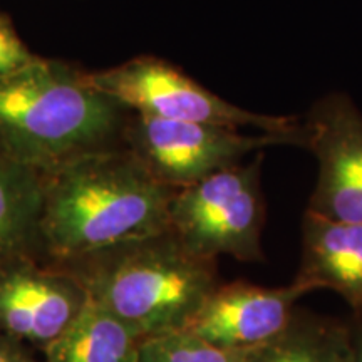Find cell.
Returning a JSON list of instances; mask_svg holds the SVG:
<instances>
[{
    "label": "cell",
    "mask_w": 362,
    "mask_h": 362,
    "mask_svg": "<svg viewBox=\"0 0 362 362\" xmlns=\"http://www.w3.org/2000/svg\"><path fill=\"white\" fill-rule=\"evenodd\" d=\"M44 173L37 259L59 265L170 230L176 189L124 146L88 153Z\"/></svg>",
    "instance_id": "6da1fadb"
},
{
    "label": "cell",
    "mask_w": 362,
    "mask_h": 362,
    "mask_svg": "<svg viewBox=\"0 0 362 362\" xmlns=\"http://www.w3.org/2000/svg\"><path fill=\"white\" fill-rule=\"evenodd\" d=\"M131 111L59 59L0 78V155L49 171L88 153L123 146Z\"/></svg>",
    "instance_id": "7a4b0ae2"
},
{
    "label": "cell",
    "mask_w": 362,
    "mask_h": 362,
    "mask_svg": "<svg viewBox=\"0 0 362 362\" xmlns=\"http://www.w3.org/2000/svg\"><path fill=\"white\" fill-rule=\"evenodd\" d=\"M54 267L146 339L187 330L221 284L216 259L193 252L171 230Z\"/></svg>",
    "instance_id": "3957f363"
},
{
    "label": "cell",
    "mask_w": 362,
    "mask_h": 362,
    "mask_svg": "<svg viewBox=\"0 0 362 362\" xmlns=\"http://www.w3.org/2000/svg\"><path fill=\"white\" fill-rule=\"evenodd\" d=\"M264 151L208 178L176 189L170 230L193 252L240 262H262L265 203L262 194Z\"/></svg>",
    "instance_id": "277c9868"
},
{
    "label": "cell",
    "mask_w": 362,
    "mask_h": 362,
    "mask_svg": "<svg viewBox=\"0 0 362 362\" xmlns=\"http://www.w3.org/2000/svg\"><path fill=\"white\" fill-rule=\"evenodd\" d=\"M90 83L136 115L262 133L302 134L296 116L253 112L225 101L165 59L139 56L110 69L89 71Z\"/></svg>",
    "instance_id": "5b68a950"
},
{
    "label": "cell",
    "mask_w": 362,
    "mask_h": 362,
    "mask_svg": "<svg viewBox=\"0 0 362 362\" xmlns=\"http://www.w3.org/2000/svg\"><path fill=\"white\" fill-rule=\"evenodd\" d=\"M305 134L242 133L189 121L161 119L131 112L123 134V146L156 181L171 189L232 168L248 156L274 146L304 148Z\"/></svg>",
    "instance_id": "8992f818"
},
{
    "label": "cell",
    "mask_w": 362,
    "mask_h": 362,
    "mask_svg": "<svg viewBox=\"0 0 362 362\" xmlns=\"http://www.w3.org/2000/svg\"><path fill=\"white\" fill-rule=\"evenodd\" d=\"M302 126L304 148L319 165L307 210L362 223V112L347 96L330 94L312 107Z\"/></svg>",
    "instance_id": "52a82bcc"
},
{
    "label": "cell",
    "mask_w": 362,
    "mask_h": 362,
    "mask_svg": "<svg viewBox=\"0 0 362 362\" xmlns=\"http://www.w3.org/2000/svg\"><path fill=\"white\" fill-rule=\"evenodd\" d=\"M89 304L78 280L59 267L24 257L0 269V334L45 351Z\"/></svg>",
    "instance_id": "ba28073f"
},
{
    "label": "cell",
    "mask_w": 362,
    "mask_h": 362,
    "mask_svg": "<svg viewBox=\"0 0 362 362\" xmlns=\"http://www.w3.org/2000/svg\"><path fill=\"white\" fill-rule=\"evenodd\" d=\"M309 292L296 280L285 287H260L245 280L221 282L187 330L220 349H250L287 327L297 300Z\"/></svg>",
    "instance_id": "9c48e42d"
},
{
    "label": "cell",
    "mask_w": 362,
    "mask_h": 362,
    "mask_svg": "<svg viewBox=\"0 0 362 362\" xmlns=\"http://www.w3.org/2000/svg\"><path fill=\"white\" fill-rule=\"evenodd\" d=\"M296 282L312 292L330 288L362 315V223L325 218L307 210Z\"/></svg>",
    "instance_id": "30bf717a"
},
{
    "label": "cell",
    "mask_w": 362,
    "mask_h": 362,
    "mask_svg": "<svg viewBox=\"0 0 362 362\" xmlns=\"http://www.w3.org/2000/svg\"><path fill=\"white\" fill-rule=\"evenodd\" d=\"M44 200V173L0 155V269L35 257Z\"/></svg>",
    "instance_id": "8fae6325"
},
{
    "label": "cell",
    "mask_w": 362,
    "mask_h": 362,
    "mask_svg": "<svg viewBox=\"0 0 362 362\" xmlns=\"http://www.w3.org/2000/svg\"><path fill=\"white\" fill-rule=\"evenodd\" d=\"M352 325L296 309L287 327L245 349L240 362H351Z\"/></svg>",
    "instance_id": "7c38bea8"
},
{
    "label": "cell",
    "mask_w": 362,
    "mask_h": 362,
    "mask_svg": "<svg viewBox=\"0 0 362 362\" xmlns=\"http://www.w3.org/2000/svg\"><path fill=\"white\" fill-rule=\"evenodd\" d=\"M144 339L89 300L74 324L44 351L42 362H136Z\"/></svg>",
    "instance_id": "4fadbf2b"
},
{
    "label": "cell",
    "mask_w": 362,
    "mask_h": 362,
    "mask_svg": "<svg viewBox=\"0 0 362 362\" xmlns=\"http://www.w3.org/2000/svg\"><path fill=\"white\" fill-rule=\"evenodd\" d=\"M243 351L211 346L188 330L144 339L136 362H240Z\"/></svg>",
    "instance_id": "5bb4252c"
},
{
    "label": "cell",
    "mask_w": 362,
    "mask_h": 362,
    "mask_svg": "<svg viewBox=\"0 0 362 362\" xmlns=\"http://www.w3.org/2000/svg\"><path fill=\"white\" fill-rule=\"evenodd\" d=\"M39 59L40 56L22 40L11 17L0 11V78L24 69Z\"/></svg>",
    "instance_id": "9a60e30c"
},
{
    "label": "cell",
    "mask_w": 362,
    "mask_h": 362,
    "mask_svg": "<svg viewBox=\"0 0 362 362\" xmlns=\"http://www.w3.org/2000/svg\"><path fill=\"white\" fill-rule=\"evenodd\" d=\"M0 362H39L29 349L16 339L0 334Z\"/></svg>",
    "instance_id": "2e32d148"
},
{
    "label": "cell",
    "mask_w": 362,
    "mask_h": 362,
    "mask_svg": "<svg viewBox=\"0 0 362 362\" xmlns=\"http://www.w3.org/2000/svg\"><path fill=\"white\" fill-rule=\"evenodd\" d=\"M351 362H362V320L352 325V356Z\"/></svg>",
    "instance_id": "e0dca14e"
}]
</instances>
